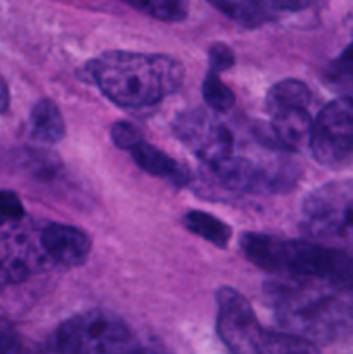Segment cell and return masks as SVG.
<instances>
[{
    "instance_id": "1",
    "label": "cell",
    "mask_w": 353,
    "mask_h": 354,
    "mask_svg": "<svg viewBox=\"0 0 353 354\" xmlns=\"http://www.w3.org/2000/svg\"><path fill=\"white\" fill-rule=\"evenodd\" d=\"M265 296L284 332L318 349L353 341V287L322 277L279 273L265 283Z\"/></svg>"
},
{
    "instance_id": "2",
    "label": "cell",
    "mask_w": 353,
    "mask_h": 354,
    "mask_svg": "<svg viewBox=\"0 0 353 354\" xmlns=\"http://www.w3.org/2000/svg\"><path fill=\"white\" fill-rule=\"evenodd\" d=\"M106 99L125 109L152 107L182 86V62L165 54L111 50L85 66Z\"/></svg>"
},
{
    "instance_id": "3",
    "label": "cell",
    "mask_w": 353,
    "mask_h": 354,
    "mask_svg": "<svg viewBox=\"0 0 353 354\" xmlns=\"http://www.w3.org/2000/svg\"><path fill=\"white\" fill-rule=\"evenodd\" d=\"M300 180V168L289 159L230 158L204 165L199 175L201 196L230 201L239 196H273L293 190Z\"/></svg>"
},
{
    "instance_id": "4",
    "label": "cell",
    "mask_w": 353,
    "mask_h": 354,
    "mask_svg": "<svg viewBox=\"0 0 353 354\" xmlns=\"http://www.w3.org/2000/svg\"><path fill=\"white\" fill-rule=\"evenodd\" d=\"M217 308V334L230 351L241 354L318 351L314 344L289 332L265 330L251 303L232 287L218 289Z\"/></svg>"
},
{
    "instance_id": "5",
    "label": "cell",
    "mask_w": 353,
    "mask_h": 354,
    "mask_svg": "<svg viewBox=\"0 0 353 354\" xmlns=\"http://www.w3.org/2000/svg\"><path fill=\"white\" fill-rule=\"evenodd\" d=\"M45 351L66 354L132 353L137 349L130 327L106 310H90L62 322L45 341Z\"/></svg>"
},
{
    "instance_id": "6",
    "label": "cell",
    "mask_w": 353,
    "mask_h": 354,
    "mask_svg": "<svg viewBox=\"0 0 353 354\" xmlns=\"http://www.w3.org/2000/svg\"><path fill=\"white\" fill-rule=\"evenodd\" d=\"M301 230L325 245L353 248V180H336L311 190L301 206Z\"/></svg>"
},
{
    "instance_id": "7",
    "label": "cell",
    "mask_w": 353,
    "mask_h": 354,
    "mask_svg": "<svg viewBox=\"0 0 353 354\" xmlns=\"http://www.w3.org/2000/svg\"><path fill=\"white\" fill-rule=\"evenodd\" d=\"M314 158L327 168H341L353 159V97L341 95L320 109L308 140Z\"/></svg>"
},
{
    "instance_id": "8",
    "label": "cell",
    "mask_w": 353,
    "mask_h": 354,
    "mask_svg": "<svg viewBox=\"0 0 353 354\" xmlns=\"http://www.w3.org/2000/svg\"><path fill=\"white\" fill-rule=\"evenodd\" d=\"M173 133L204 165H217L230 158L234 151L232 131L204 107H192L176 114Z\"/></svg>"
},
{
    "instance_id": "9",
    "label": "cell",
    "mask_w": 353,
    "mask_h": 354,
    "mask_svg": "<svg viewBox=\"0 0 353 354\" xmlns=\"http://www.w3.org/2000/svg\"><path fill=\"white\" fill-rule=\"evenodd\" d=\"M52 268L40 244V235L26 228L0 234V277L3 282H23L30 275Z\"/></svg>"
},
{
    "instance_id": "10",
    "label": "cell",
    "mask_w": 353,
    "mask_h": 354,
    "mask_svg": "<svg viewBox=\"0 0 353 354\" xmlns=\"http://www.w3.org/2000/svg\"><path fill=\"white\" fill-rule=\"evenodd\" d=\"M38 235L52 268L69 270L83 265L92 249L89 235L71 225L45 223L38 228Z\"/></svg>"
},
{
    "instance_id": "11",
    "label": "cell",
    "mask_w": 353,
    "mask_h": 354,
    "mask_svg": "<svg viewBox=\"0 0 353 354\" xmlns=\"http://www.w3.org/2000/svg\"><path fill=\"white\" fill-rule=\"evenodd\" d=\"M215 9L242 26L255 28L303 10L310 0H208Z\"/></svg>"
},
{
    "instance_id": "12",
    "label": "cell",
    "mask_w": 353,
    "mask_h": 354,
    "mask_svg": "<svg viewBox=\"0 0 353 354\" xmlns=\"http://www.w3.org/2000/svg\"><path fill=\"white\" fill-rule=\"evenodd\" d=\"M127 152L132 156L135 165L151 176L168 180L170 183L176 187H183L190 183L189 169L173 158H170L166 152L159 151L158 147L145 142L144 137L138 142H135Z\"/></svg>"
},
{
    "instance_id": "13",
    "label": "cell",
    "mask_w": 353,
    "mask_h": 354,
    "mask_svg": "<svg viewBox=\"0 0 353 354\" xmlns=\"http://www.w3.org/2000/svg\"><path fill=\"white\" fill-rule=\"evenodd\" d=\"M239 244H241L246 259L251 261L255 266H258L260 270L273 273V275L280 270L284 239L270 234L246 232V234L241 235Z\"/></svg>"
},
{
    "instance_id": "14",
    "label": "cell",
    "mask_w": 353,
    "mask_h": 354,
    "mask_svg": "<svg viewBox=\"0 0 353 354\" xmlns=\"http://www.w3.org/2000/svg\"><path fill=\"white\" fill-rule=\"evenodd\" d=\"M31 135L44 144H57L64 138L66 127L62 114L54 100L42 99L35 104L30 118Z\"/></svg>"
},
{
    "instance_id": "15",
    "label": "cell",
    "mask_w": 353,
    "mask_h": 354,
    "mask_svg": "<svg viewBox=\"0 0 353 354\" xmlns=\"http://www.w3.org/2000/svg\"><path fill=\"white\" fill-rule=\"evenodd\" d=\"M311 104V92L300 80H282L275 83L266 93V113H282L289 109H308Z\"/></svg>"
},
{
    "instance_id": "16",
    "label": "cell",
    "mask_w": 353,
    "mask_h": 354,
    "mask_svg": "<svg viewBox=\"0 0 353 354\" xmlns=\"http://www.w3.org/2000/svg\"><path fill=\"white\" fill-rule=\"evenodd\" d=\"M182 223L190 234L197 235L218 248H225L230 242L232 228L210 213L197 209L187 211L182 218Z\"/></svg>"
},
{
    "instance_id": "17",
    "label": "cell",
    "mask_w": 353,
    "mask_h": 354,
    "mask_svg": "<svg viewBox=\"0 0 353 354\" xmlns=\"http://www.w3.org/2000/svg\"><path fill=\"white\" fill-rule=\"evenodd\" d=\"M324 82L341 95H353V41L327 64Z\"/></svg>"
},
{
    "instance_id": "18",
    "label": "cell",
    "mask_w": 353,
    "mask_h": 354,
    "mask_svg": "<svg viewBox=\"0 0 353 354\" xmlns=\"http://www.w3.org/2000/svg\"><path fill=\"white\" fill-rule=\"evenodd\" d=\"M127 2L141 12L166 23H179L189 14V0H127Z\"/></svg>"
},
{
    "instance_id": "19",
    "label": "cell",
    "mask_w": 353,
    "mask_h": 354,
    "mask_svg": "<svg viewBox=\"0 0 353 354\" xmlns=\"http://www.w3.org/2000/svg\"><path fill=\"white\" fill-rule=\"evenodd\" d=\"M203 99L208 107L217 113H225L235 102L234 92L220 80V73L208 69V75L203 82Z\"/></svg>"
},
{
    "instance_id": "20",
    "label": "cell",
    "mask_w": 353,
    "mask_h": 354,
    "mask_svg": "<svg viewBox=\"0 0 353 354\" xmlns=\"http://www.w3.org/2000/svg\"><path fill=\"white\" fill-rule=\"evenodd\" d=\"M24 218V206L12 190H0V223H19Z\"/></svg>"
},
{
    "instance_id": "21",
    "label": "cell",
    "mask_w": 353,
    "mask_h": 354,
    "mask_svg": "<svg viewBox=\"0 0 353 354\" xmlns=\"http://www.w3.org/2000/svg\"><path fill=\"white\" fill-rule=\"evenodd\" d=\"M111 138H113L114 145L118 149H123L128 151L135 142H138L142 138L141 130H138L135 124L128 123V121H118L111 128Z\"/></svg>"
},
{
    "instance_id": "22",
    "label": "cell",
    "mask_w": 353,
    "mask_h": 354,
    "mask_svg": "<svg viewBox=\"0 0 353 354\" xmlns=\"http://www.w3.org/2000/svg\"><path fill=\"white\" fill-rule=\"evenodd\" d=\"M208 61H210V69L224 73L234 66V50L225 44H215L208 52Z\"/></svg>"
},
{
    "instance_id": "23",
    "label": "cell",
    "mask_w": 353,
    "mask_h": 354,
    "mask_svg": "<svg viewBox=\"0 0 353 354\" xmlns=\"http://www.w3.org/2000/svg\"><path fill=\"white\" fill-rule=\"evenodd\" d=\"M21 346L12 335L9 334H3L0 335V353H14V351H19Z\"/></svg>"
},
{
    "instance_id": "24",
    "label": "cell",
    "mask_w": 353,
    "mask_h": 354,
    "mask_svg": "<svg viewBox=\"0 0 353 354\" xmlns=\"http://www.w3.org/2000/svg\"><path fill=\"white\" fill-rule=\"evenodd\" d=\"M7 106H9V90H7V83L0 76V114L6 113Z\"/></svg>"
}]
</instances>
